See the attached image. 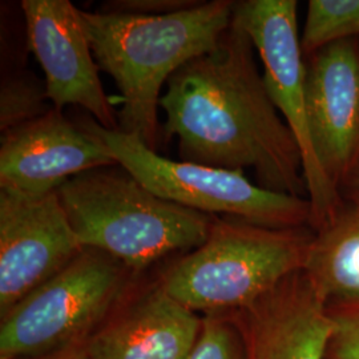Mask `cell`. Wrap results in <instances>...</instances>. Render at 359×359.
<instances>
[{
    "mask_svg": "<svg viewBox=\"0 0 359 359\" xmlns=\"http://www.w3.org/2000/svg\"><path fill=\"white\" fill-rule=\"evenodd\" d=\"M256 48L233 18L213 50L177 69L160 99L164 136L179 139L181 161L255 170L268 191L308 197L293 133L271 103Z\"/></svg>",
    "mask_w": 359,
    "mask_h": 359,
    "instance_id": "obj_1",
    "label": "cell"
},
{
    "mask_svg": "<svg viewBox=\"0 0 359 359\" xmlns=\"http://www.w3.org/2000/svg\"><path fill=\"white\" fill-rule=\"evenodd\" d=\"M233 10L231 0L156 18L80 10L95 60L121 93L117 130L156 151L161 90L182 65L215 48Z\"/></svg>",
    "mask_w": 359,
    "mask_h": 359,
    "instance_id": "obj_2",
    "label": "cell"
},
{
    "mask_svg": "<svg viewBox=\"0 0 359 359\" xmlns=\"http://www.w3.org/2000/svg\"><path fill=\"white\" fill-rule=\"evenodd\" d=\"M56 193L83 248L115 257L139 276L204 244L217 217L156 196L118 164L83 172Z\"/></svg>",
    "mask_w": 359,
    "mask_h": 359,
    "instance_id": "obj_3",
    "label": "cell"
},
{
    "mask_svg": "<svg viewBox=\"0 0 359 359\" xmlns=\"http://www.w3.org/2000/svg\"><path fill=\"white\" fill-rule=\"evenodd\" d=\"M314 233L216 217L205 243L177 257L158 276L172 298L200 316L252 306L305 268Z\"/></svg>",
    "mask_w": 359,
    "mask_h": 359,
    "instance_id": "obj_4",
    "label": "cell"
},
{
    "mask_svg": "<svg viewBox=\"0 0 359 359\" xmlns=\"http://www.w3.org/2000/svg\"><path fill=\"white\" fill-rule=\"evenodd\" d=\"M140 280L115 257L84 248L65 269L0 316V359L83 345Z\"/></svg>",
    "mask_w": 359,
    "mask_h": 359,
    "instance_id": "obj_5",
    "label": "cell"
},
{
    "mask_svg": "<svg viewBox=\"0 0 359 359\" xmlns=\"http://www.w3.org/2000/svg\"><path fill=\"white\" fill-rule=\"evenodd\" d=\"M77 124L103 145L116 164L167 201L268 228L311 226L309 198L268 191L253 184L243 170L163 157L137 137L104 128L93 118H81Z\"/></svg>",
    "mask_w": 359,
    "mask_h": 359,
    "instance_id": "obj_6",
    "label": "cell"
},
{
    "mask_svg": "<svg viewBox=\"0 0 359 359\" xmlns=\"http://www.w3.org/2000/svg\"><path fill=\"white\" fill-rule=\"evenodd\" d=\"M298 1H234L233 18L255 44L264 65L270 100L298 142L311 204V228L329 222L344 206L341 193L326 177L314 154L306 103V60L298 31Z\"/></svg>",
    "mask_w": 359,
    "mask_h": 359,
    "instance_id": "obj_7",
    "label": "cell"
},
{
    "mask_svg": "<svg viewBox=\"0 0 359 359\" xmlns=\"http://www.w3.org/2000/svg\"><path fill=\"white\" fill-rule=\"evenodd\" d=\"M83 249L57 193L29 196L0 188V316Z\"/></svg>",
    "mask_w": 359,
    "mask_h": 359,
    "instance_id": "obj_8",
    "label": "cell"
},
{
    "mask_svg": "<svg viewBox=\"0 0 359 359\" xmlns=\"http://www.w3.org/2000/svg\"><path fill=\"white\" fill-rule=\"evenodd\" d=\"M27 40L44 72L47 97L62 111L76 105L107 129H118L117 112L99 76L80 8L69 0H23Z\"/></svg>",
    "mask_w": 359,
    "mask_h": 359,
    "instance_id": "obj_9",
    "label": "cell"
},
{
    "mask_svg": "<svg viewBox=\"0 0 359 359\" xmlns=\"http://www.w3.org/2000/svg\"><path fill=\"white\" fill-rule=\"evenodd\" d=\"M311 144L326 177L341 193L359 165V44L345 40L306 57Z\"/></svg>",
    "mask_w": 359,
    "mask_h": 359,
    "instance_id": "obj_10",
    "label": "cell"
},
{
    "mask_svg": "<svg viewBox=\"0 0 359 359\" xmlns=\"http://www.w3.org/2000/svg\"><path fill=\"white\" fill-rule=\"evenodd\" d=\"M114 164L100 142L56 108L0 139V188L29 196L56 192L83 172Z\"/></svg>",
    "mask_w": 359,
    "mask_h": 359,
    "instance_id": "obj_11",
    "label": "cell"
},
{
    "mask_svg": "<svg viewBox=\"0 0 359 359\" xmlns=\"http://www.w3.org/2000/svg\"><path fill=\"white\" fill-rule=\"evenodd\" d=\"M201 323L158 280H140L83 347L90 359H189Z\"/></svg>",
    "mask_w": 359,
    "mask_h": 359,
    "instance_id": "obj_12",
    "label": "cell"
},
{
    "mask_svg": "<svg viewBox=\"0 0 359 359\" xmlns=\"http://www.w3.org/2000/svg\"><path fill=\"white\" fill-rule=\"evenodd\" d=\"M231 314L244 337L246 359L329 358L333 320L304 270Z\"/></svg>",
    "mask_w": 359,
    "mask_h": 359,
    "instance_id": "obj_13",
    "label": "cell"
},
{
    "mask_svg": "<svg viewBox=\"0 0 359 359\" xmlns=\"http://www.w3.org/2000/svg\"><path fill=\"white\" fill-rule=\"evenodd\" d=\"M304 273L327 309L359 306L358 204H344L316 231Z\"/></svg>",
    "mask_w": 359,
    "mask_h": 359,
    "instance_id": "obj_14",
    "label": "cell"
},
{
    "mask_svg": "<svg viewBox=\"0 0 359 359\" xmlns=\"http://www.w3.org/2000/svg\"><path fill=\"white\" fill-rule=\"evenodd\" d=\"M359 36V0H310L301 48L309 57L334 43Z\"/></svg>",
    "mask_w": 359,
    "mask_h": 359,
    "instance_id": "obj_15",
    "label": "cell"
},
{
    "mask_svg": "<svg viewBox=\"0 0 359 359\" xmlns=\"http://www.w3.org/2000/svg\"><path fill=\"white\" fill-rule=\"evenodd\" d=\"M44 80L23 71L6 77L0 87V132H8L48 114Z\"/></svg>",
    "mask_w": 359,
    "mask_h": 359,
    "instance_id": "obj_16",
    "label": "cell"
},
{
    "mask_svg": "<svg viewBox=\"0 0 359 359\" xmlns=\"http://www.w3.org/2000/svg\"><path fill=\"white\" fill-rule=\"evenodd\" d=\"M189 359H246L244 337L231 313L203 316Z\"/></svg>",
    "mask_w": 359,
    "mask_h": 359,
    "instance_id": "obj_17",
    "label": "cell"
},
{
    "mask_svg": "<svg viewBox=\"0 0 359 359\" xmlns=\"http://www.w3.org/2000/svg\"><path fill=\"white\" fill-rule=\"evenodd\" d=\"M333 332L329 359H359V306L329 308Z\"/></svg>",
    "mask_w": 359,
    "mask_h": 359,
    "instance_id": "obj_18",
    "label": "cell"
},
{
    "mask_svg": "<svg viewBox=\"0 0 359 359\" xmlns=\"http://www.w3.org/2000/svg\"><path fill=\"white\" fill-rule=\"evenodd\" d=\"M204 1L205 0H107L100 4L97 13L156 18L188 11L201 6Z\"/></svg>",
    "mask_w": 359,
    "mask_h": 359,
    "instance_id": "obj_19",
    "label": "cell"
},
{
    "mask_svg": "<svg viewBox=\"0 0 359 359\" xmlns=\"http://www.w3.org/2000/svg\"><path fill=\"white\" fill-rule=\"evenodd\" d=\"M19 359H90L88 354L86 353L83 345L79 346L69 347L65 350L60 351H55L50 354H44V355H38V357H29V358Z\"/></svg>",
    "mask_w": 359,
    "mask_h": 359,
    "instance_id": "obj_20",
    "label": "cell"
},
{
    "mask_svg": "<svg viewBox=\"0 0 359 359\" xmlns=\"http://www.w3.org/2000/svg\"><path fill=\"white\" fill-rule=\"evenodd\" d=\"M345 191H347L348 201L359 205V165L357 170H355V173H354V176H353V179L350 180Z\"/></svg>",
    "mask_w": 359,
    "mask_h": 359,
    "instance_id": "obj_21",
    "label": "cell"
}]
</instances>
